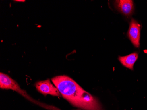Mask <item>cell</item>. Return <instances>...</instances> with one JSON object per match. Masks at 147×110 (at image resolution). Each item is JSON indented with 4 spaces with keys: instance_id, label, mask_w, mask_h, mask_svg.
<instances>
[{
    "instance_id": "obj_2",
    "label": "cell",
    "mask_w": 147,
    "mask_h": 110,
    "mask_svg": "<svg viewBox=\"0 0 147 110\" xmlns=\"http://www.w3.org/2000/svg\"><path fill=\"white\" fill-rule=\"evenodd\" d=\"M75 106L85 110H101L98 101L84 89L79 95Z\"/></svg>"
},
{
    "instance_id": "obj_1",
    "label": "cell",
    "mask_w": 147,
    "mask_h": 110,
    "mask_svg": "<svg viewBox=\"0 0 147 110\" xmlns=\"http://www.w3.org/2000/svg\"><path fill=\"white\" fill-rule=\"evenodd\" d=\"M52 81L63 97L75 106L83 88L73 79L66 75L54 77Z\"/></svg>"
},
{
    "instance_id": "obj_5",
    "label": "cell",
    "mask_w": 147,
    "mask_h": 110,
    "mask_svg": "<svg viewBox=\"0 0 147 110\" xmlns=\"http://www.w3.org/2000/svg\"><path fill=\"white\" fill-rule=\"evenodd\" d=\"M141 25L136 20L132 19L129 24L127 35L131 43L136 48L140 46L141 38Z\"/></svg>"
},
{
    "instance_id": "obj_6",
    "label": "cell",
    "mask_w": 147,
    "mask_h": 110,
    "mask_svg": "<svg viewBox=\"0 0 147 110\" xmlns=\"http://www.w3.org/2000/svg\"><path fill=\"white\" fill-rule=\"evenodd\" d=\"M116 6L119 11L127 16L132 14L134 8L133 1L131 0L116 1Z\"/></svg>"
},
{
    "instance_id": "obj_3",
    "label": "cell",
    "mask_w": 147,
    "mask_h": 110,
    "mask_svg": "<svg viewBox=\"0 0 147 110\" xmlns=\"http://www.w3.org/2000/svg\"><path fill=\"white\" fill-rule=\"evenodd\" d=\"M0 88L4 89H11L17 92L26 98H29L25 91L22 90L14 80L7 74L1 72L0 73Z\"/></svg>"
},
{
    "instance_id": "obj_4",
    "label": "cell",
    "mask_w": 147,
    "mask_h": 110,
    "mask_svg": "<svg viewBox=\"0 0 147 110\" xmlns=\"http://www.w3.org/2000/svg\"><path fill=\"white\" fill-rule=\"evenodd\" d=\"M35 86L37 90L45 96L50 95L58 97H61L57 88L52 84L49 79L38 82Z\"/></svg>"
},
{
    "instance_id": "obj_8",
    "label": "cell",
    "mask_w": 147,
    "mask_h": 110,
    "mask_svg": "<svg viewBox=\"0 0 147 110\" xmlns=\"http://www.w3.org/2000/svg\"><path fill=\"white\" fill-rule=\"evenodd\" d=\"M17 1V2H25V1H24V0H17V1Z\"/></svg>"
},
{
    "instance_id": "obj_7",
    "label": "cell",
    "mask_w": 147,
    "mask_h": 110,
    "mask_svg": "<svg viewBox=\"0 0 147 110\" xmlns=\"http://www.w3.org/2000/svg\"><path fill=\"white\" fill-rule=\"evenodd\" d=\"M138 58V53H133L124 57H119L120 62L125 67L130 70H134V66Z\"/></svg>"
}]
</instances>
